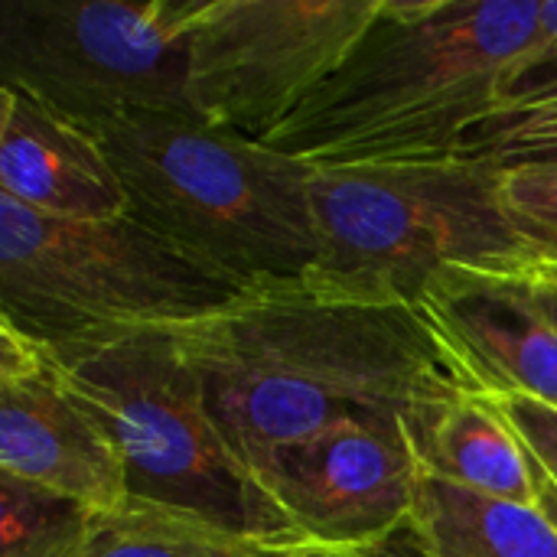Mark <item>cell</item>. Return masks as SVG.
<instances>
[{"instance_id": "cell-1", "label": "cell", "mask_w": 557, "mask_h": 557, "mask_svg": "<svg viewBox=\"0 0 557 557\" xmlns=\"http://www.w3.org/2000/svg\"><path fill=\"white\" fill-rule=\"evenodd\" d=\"M160 330L193 366L248 470L339 421L395 424L414 437L441 401L470 392L414 307L339 294L313 277L245 290Z\"/></svg>"}, {"instance_id": "cell-2", "label": "cell", "mask_w": 557, "mask_h": 557, "mask_svg": "<svg viewBox=\"0 0 557 557\" xmlns=\"http://www.w3.org/2000/svg\"><path fill=\"white\" fill-rule=\"evenodd\" d=\"M542 0H382L343 65L264 144L310 166L460 157L512 98Z\"/></svg>"}, {"instance_id": "cell-3", "label": "cell", "mask_w": 557, "mask_h": 557, "mask_svg": "<svg viewBox=\"0 0 557 557\" xmlns=\"http://www.w3.org/2000/svg\"><path fill=\"white\" fill-rule=\"evenodd\" d=\"M127 215L242 290L317 268L313 166L186 114H127L91 127Z\"/></svg>"}, {"instance_id": "cell-4", "label": "cell", "mask_w": 557, "mask_h": 557, "mask_svg": "<svg viewBox=\"0 0 557 557\" xmlns=\"http://www.w3.org/2000/svg\"><path fill=\"white\" fill-rule=\"evenodd\" d=\"M46 349L65 388L111 434L131 503L199 519L281 555L307 552L225 441L166 330H117Z\"/></svg>"}, {"instance_id": "cell-5", "label": "cell", "mask_w": 557, "mask_h": 557, "mask_svg": "<svg viewBox=\"0 0 557 557\" xmlns=\"http://www.w3.org/2000/svg\"><path fill=\"white\" fill-rule=\"evenodd\" d=\"M313 281L408 304L447 268L506 264L532 251L506 215L499 166L470 157L313 166Z\"/></svg>"}, {"instance_id": "cell-6", "label": "cell", "mask_w": 557, "mask_h": 557, "mask_svg": "<svg viewBox=\"0 0 557 557\" xmlns=\"http://www.w3.org/2000/svg\"><path fill=\"white\" fill-rule=\"evenodd\" d=\"M238 294L131 215L49 219L0 196V320L42 346L189 323Z\"/></svg>"}, {"instance_id": "cell-7", "label": "cell", "mask_w": 557, "mask_h": 557, "mask_svg": "<svg viewBox=\"0 0 557 557\" xmlns=\"http://www.w3.org/2000/svg\"><path fill=\"white\" fill-rule=\"evenodd\" d=\"M199 0H0V75L91 131L127 114H193Z\"/></svg>"}, {"instance_id": "cell-8", "label": "cell", "mask_w": 557, "mask_h": 557, "mask_svg": "<svg viewBox=\"0 0 557 557\" xmlns=\"http://www.w3.org/2000/svg\"><path fill=\"white\" fill-rule=\"evenodd\" d=\"M379 10L382 0H199L193 114L264 144L343 65Z\"/></svg>"}, {"instance_id": "cell-9", "label": "cell", "mask_w": 557, "mask_h": 557, "mask_svg": "<svg viewBox=\"0 0 557 557\" xmlns=\"http://www.w3.org/2000/svg\"><path fill=\"white\" fill-rule=\"evenodd\" d=\"M307 552L379 555L408 532L421 460L408 431L379 421H339L274 447L255 470Z\"/></svg>"}, {"instance_id": "cell-10", "label": "cell", "mask_w": 557, "mask_h": 557, "mask_svg": "<svg viewBox=\"0 0 557 557\" xmlns=\"http://www.w3.org/2000/svg\"><path fill=\"white\" fill-rule=\"evenodd\" d=\"M0 473L88 512L127 503L121 454L65 388L49 349L0 320Z\"/></svg>"}, {"instance_id": "cell-11", "label": "cell", "mask_w": 557, "mask_h": 557, "mask_svg": "<svg viewBox=\"0 0 557 557\" xmlns=\"http://www.w3.org/2000/svg\"><path fill=\"white\" fill-rule=\"evenodd\" d=\"M414 310L434 330L463 385L483 398L525 395L557 408V333L506 264L441 271Z\"/></svg>"}, {"instance_id": "cell-12", "label": "cell", "mask_w": 557, "mask_h": 557, "mask_svg": "<svg viewBox=\"0 0 557 557\" xmlns=\"http://www.w3.org/2000/svg\"><path fill=\"white\" fill-rule=\"evenodd\" d=\"M0 196L49 219H117L127 196L98 137L3 85L0 95Z\"/></svg>"}, {"instance_id": "cell-13", "label": "cell", "mask_w": 557, "mask_h": 557, "mask_svg": "<svg viewBox=\"0 0 557 557\" xmlns=\"http://www.w3.org/2000/svg\"><path fill=\"white\" fill-rule=\"evenodd\" d=\"M424 473L470 493L539 509V470L490 398L457 392L411 437Z\"/></svg>"}, {"instance_id": "cell-14", "label": "cell", "mask_w": 557, "mask_h": 557, "mask_svg": "<svg viewBox=\"0 0 557 557\" xmlns=\"http://www.w3.org/2000/svg\"><path fill=\"white\" fill-rule=\"evenodd\" d=\"M405 535L418 557H557V529L542 509L490 499L424 470Z\"/></svg>"}, {"instance_id": "cell-15", "label": "cell", "mask_w": 557, "mask_h": 557, "mask_svg": "<svg viewBox=\"0 0 557 557\" xmlns=\"http://www.w3.org/2000/svg\"><path fill=\"white\" fill-rule=\"evenodd\" d=\"M59 557H287L219 532L199 519L163 512L140 503H124L111 512H95L85 532Z\"/></svg>"}, {"instance_id": "cell-16", "label": "cell", "mask_w": 557, "mask_h": 557, "mask_svg": "<svg viewBox=\"0 0 557 557\" xmlns=\"http://www.w3.org/2000/svg\"><path fill=\"white\" fill-rule=\"evenodd\" d=\"M460 157L486 160L499 170L522 163H557V85L512 98L486 114L463 137Z\"/></svg>"}, {"instance_id": "cell-17", "label": "cell", "mask_w": 557, "mask_h": 557, "mask_svg": "<svg viewBox=\"0 0 557 557\" xmlns=\"http://www.w3.org/2000/svg\"><path fill=\"white\" fill-rule=\"evenodd\" d=\"M91 516L72 499L0 473V557H59Z\"/></svg>"}, {"instance_id": "cell-18", "label": "cell", "mask_w": 557, "mask_h": 557, "mask_svg": "<svg viewBox=\"0 0 557 557\" xmlns=\"http://www.w3.org/2000/svg\"><path fill=\"white\" fill-rule=\"evenodd\" d=\"M499 196L509 222L529 248L557 251V163L499 170Z\"/></svg>"}, {"instance_id": "cell-19", "label": "cell", "mask_w": 557, "mask_h": 557, "mask_svg": "<svg viewBox=\"0 0 557 557\" xmlns=\"http://www.w3.org/2000/svg\"><path fill=\"white\" fill-rule=\"evenodd\" d=\"M512 434L522 441L529 457L535 460L539 473L557 486V408L525 395H499L490 398Z\"/></svg>"}, {"instance_id": "cell-20", "label": "cell", "mask_w": 557, "mask_h": 557, "mask_svg": "<svg viewBox=\"0 0 557 557\" xmlns=\"http://www.w3.org/2000/svg\"><path fill=\"white\" fill-rule=\"evenodd\" d=\"M506 271L557 333V251L532 248V251L506 261Z\"/></svg>"}, {"instance_id": "cell-21", "label": "cell", "mask_w": 557, "mask_h": 557, "mask_svg": "<svg viewBox=\"0 0 557 557\" xmlns=\"http://www.w3.org/2000/svg\"><path fill=\"white\" fill-rule=\"evenodd\" d=\"M539 509H542V516L557 529V486H552L542 473H539Z\"/></svg>"}, {"instance_id": "cell-22", "label": "cell", "mask_w": 557, "mask_h": 557, "mask_svg": "<svg viewBox=\"0 0 557 557\" xmlns=\"http://www.w3.org/2000/svg\"><path fill=\"white\" fill-rule=\"evenodd\" d=\"M287 557H382L379 555H343V552H297V555H287Z\"/></svg>"}]
</instances>
